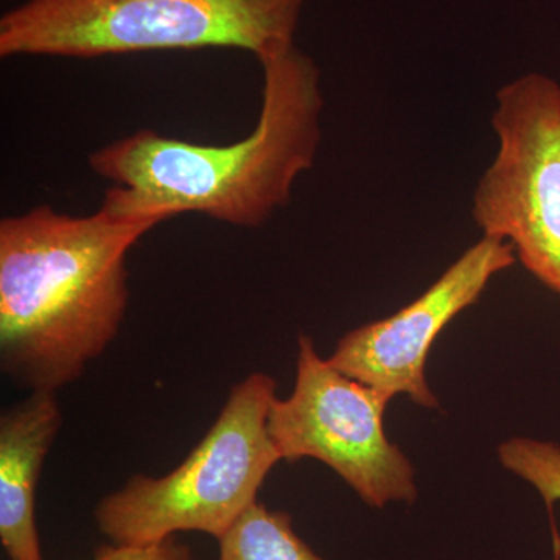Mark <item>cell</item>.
I'll return each mask as SVG.
<instances>
[{
	"mask_svg": "<svg viewBox=\"0 0 560 560\" xmlns=\"http://www.w3.org/2000/svg\"><path fill=\"white\" fill-rule=\"evenodd\" d=\"M499 459L503 467L540 493L551 515L552 537H558L552 510L560 501V445L530 438H512L500 445Z\"/></svg>",
	"mask_w": 560,
	"mask_h": 560,
	"instance_id": "obj_10",
	"label": "cell"
},
{
	"mask_svg": "<svg viewBox=\"0 0 560 560\" xmlns=\"http://www.w3.org/2000/svg\"><path fill=\"white\" fill-rule=\"evenodd\" d=\"M259 62L260 117L248 138L212 147L140 130L102 147L90 156L92 172L113 183L102 208L161 221L195 212L248 230L285 208L318 153L320 72L294 44Z\"/></svg>",
	"mask_w": 560,
	"mask_h": 560,
	"instance_id": "obj_1",
	"label": "cell"
},
{
	"mask_svg": "<svg viewBox=\"0 0 560 560\" xmlns=\"http://www.w3.org/2000/svg\"><path fill=\"white\" fill-rule=\"evenodd\" d=\"M220 560H324L298 536L283 511L250 504L219 539Z\"/></svg>",
	"mask_w": 560,
	"mask_h": 560,
	"instance_id": "obj_9",
	"label": "cell"
},
{
	"mask_svg": "<svg viewBox=\"0 0 560 560\" xmlns=\"http://www.w3.org/2000/svg\"><path fill=\"white\" fill-rule=\"evenodd\" d=\"M158 219L44 205L0 221V368L20 388L57 393L116 340L127 257Z\"/></svg>",
	"mask_w": 560,
	"mask_h": 560,
	"instance_id": "obj_2",
	"label": "cell"
},
{
	"mask_svg": "<svg viewBox=\"0 0 560 560\" xmlns=\"http://www.w3.org/2000/svg\"><path fill=\"white\" fill-rule=\"evenodd\" d=\"M304 0H27L0 20V57L98 58L210 47L257 60L293 46Z\"/></svg>",
	"mask_w": 560,
	"mask_h": 560,
	"instance_id": "obj_3",
	"label": "cell"
},
{
	"mask_svg": "<svg viewBox=\"0 0 560 560\" xmlns=\"http://www.w3.org/2000/svg\"><path fill=\"white\" fill-rule=\"evenodd\" d=\"M517 261L510 243L482 237L407 307L350 330L329 363L388 399L405 394L419 407L438 410L425 378L431 346L460 312L480 301L490 279Z\"/></svg>",
	"mask_w": 560,
	"mask_h": 560,
	"instance_id": "obj_7",
	"label": "cell"
},
{
	"mask_svg": "<svg viewBox=\"0 0 560 560\" xmlns=\"http://www.w3.org/2000/svg\"><path fill=\"white\" fill-rule=\"evenodd\" d=\"M61 423L50 390H33L0 416V541L10 560H44L36 488Z\"/></svg>",
	"mask_w": 560,
	"mask_h": 560,
	"instance_id": "obj_8",
	"label": "cell"
},
{
	"mask_svg": "<svg viewBox=\"0 0 560 560\" xmlns=\"http://www.w3.org/2000/svg\"><path fill=\"white\" fill-rule=\"evenodd\" d=\"M495 160L474 194L482 237L510 243L515 257L560 296V84L528 73L497 92Z\"/></svg>",
	"mask_w": 560,
	"mask_h": 560,
	"instance_id": "obj_5",
	"label": "cell"
},
{
	"mask_svg": "<svg viewBox=\"0 0 560 560\" xmlns=\"http://www.w3.org/2000/svg\"><path fill=\"white\" fill-rule=\"evenodd\" d=\"M94 560H195L190 548L175 537L150 545H103Z\"/></svg>",
	"mask_w": 560,
	"mask_h": 560,
	"instance_id": "obj_11",
	"label": "cell"
},
{
	"mask_svg": "<svg viewBox=\"0 0 560 560\" xmlns=\"http://www.w3.org/2000/svg\"><path fill=\"white\" fill-rule=\"evenodd\" d=\"M296 381L272 401L268 430L280 460H320L372 508L418 499L415 467L385 433L389 399L331 366L301 335Z\"/></svg>",
	"mask_w": 560,
	"mask_h": 560,
	"instance_id": "obj_6",
	"label": "cell"
},
{
	"mask_svg": "<svg viewBox=\"0 0 560 560\" xmlns=\"http://www.w3.org/2000/svg\"><path fill=\"white\" fill-rule=\"evenodd\" d=\"M276 382L254 372L232 386L200 444L164 477L135 475L95 506L103 536L116 545H150L179 533L217 540L242 517L280 456L268 430Z\"/></svg>",
	"mask_w": 560,
	"mask_h": 560,
	"instance_id": "obj_4",
	"label": "cell"
}]
</instances>
